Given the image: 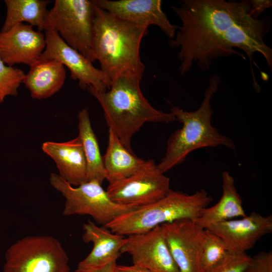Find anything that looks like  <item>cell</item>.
Instances as JSON below:
<instances>
[{
    "mask_svg": "<svg viewBox=\"0 0 272 272\" xmlns=\"http://www.w3.org/2000/svg\"><path fill=\"white\" fill-rule=\"evenodd\" d=\"M179 7L172 9L181 20L176 35L169 39V46L178 48L181 76L189 72L193 64L201 71L208 70L214 60L221 56H245L235 49L243 50L250 63L253 86L260 90L252 63L256 53L265 58L272 69V49L264 37L270 31L271 21L268 16L255 19L249 14V1L182 0Z\"/></svg>",
    "mask_w": 272,
    "mask_h": 272,
    "instance_id": "6da1fadb",
    "label": "cell"
},
{
    "mask_svg": "<svg viewBox=\"0 0 272 272\" xmlns=\"http://www.w3.org/2000/svg\"><path fill=\"white\" fill-rule=\"evenodd\" d=\"M94 5L91 61L99 62L100 70L107 76L110 85L124 75L142 79L145 66L141 60L140 49L149 27L120 19Z\"/></svg>",
    "mask_w": 272,
    "mask_h": 272,
    "instance_id": "7a4b0ae2",
    "label": "cell"
},
{
    "mask_svg": "<svg viewBox=\"0 0 272 272\" xmlns=\"http://www.w3.org/2000/svg\"><path fill=\"white\" fill-rule=\"evenodd\" d=\"M141 79L124 75L113 81L108 91L100 92L91 87L87 89L100 104L109 129L131 152V139L145 123L176 120L171 112L157 110L150 104L141 91Z\"/></svg>",
    "mask_w": 272,
    "mask_h": 272,
    "instance_id": "3957f363",
    "label": "cell"
},
{
    "mask_svg": "<svg viewBox=\"0 0 272 272\" xmlns=\"http://www.w3.org/2000/svg\"><path fill=\"white\" fill-rule=\"evenodd\" d=\"M220 82L218 75H213L210 77L200 106L195 111L189 112L172 106L170 112L176 120L182 124V126L170 135L165 155L157 165L163 173L182 163L187 155L195 150L218 146L235 149L234 141L220 133L211 123L214 111L211 100L218 91Z\"/></svg>",
    "mask_w": 272,
    "mask_h": 272,
    "instance_id": "277c9868",
    "label": "cell"
},
{
    "mask_svg": "<svg viewBox=\"0 0 272 272\" xmlns=\"http://www.w3.org/2000/svg\"><path fill=\"white\" fill-rule=\"evenodd\" d=\"M212 200L202 189L192 194L170 189L159 200L123 214L104 227L124 236L142 233L175 220H195Z\"/></svg>",
    "mask_w": 272,
    "mask_h": 272,
    "instance_id": "5b68a950",
    "label": "cell"
},
{
    "mask_svg": "<svg viewBox=\"0 0 272 272\" xmlns=\"http://www.w3.org/2000/svg\"><path fill=\"white\" fill-rule=\"evenodd\" d=\"M51 185L65 198L64 216L89 215L99 224L106 226L114 220L137 207L120 205L109 197L98 181H87L74 186L58 174L50 175Z\"/></svg>",
    "mask_w": 272,
    "mask_h": 272,
    "instance_id": "8992f818",
    "label": "cell"
},
{
    "mask_svg": "<svg viewBox=\"0 0 272 272\" xmlns=\"http://www.w3.org/2000/svg\"><path fill=\"white\" fill-rule=\"evenodd\" d=\"M4 272H69V257L60 242L50 236L25 237L5 254Z\"/></svg>",
    "mask_w": 272,
    "mask_h": 272,
    "instance_id": "52a82bcc",
    "label": "cell"
},
{
    "mask_svg": "<svg viewBox=\"0 0 272 272\" xmlns=\"http://www.w3.org/2000/svg\"><path fill=\"white\" fill-rule=\"evenodd\" d=\"M94 16L92 1L55 0L49 10L47 30L55 31L69 46L90 60Z\"/></svg>",
    "mask_w": 272,
    "mask_h": 272,
    "instance_id": "ba28073f",
    "label": "cell"
},
{
    "mask_svg": "<svg viewBox=\"0 0 272 272\" xmlns=\"http://www.w3.org/2000/svg\"><path fill=\"white\" fill-rule=\"evenodd\" d=\"M170 190L169 178L149 159L130 176L109 183L106 191L114 202L138 208L159 200Z\"/></svg>",
    "mask_w": 272,
    "mask_h": 272,
    "instance_id": "9c48e42d",
    "label": "cell"
},
{
    "mask_svg": "<svg viewBox=\"0 0 272 272\" xmlns=\"http://www.w3.org/2000/svg\"><path fill=\"white\" fill-rule=\"evenodd\" d=\"M46 45L39 59H55L65 66L71 78L78 81L80 87H91L100 92L110 88V82L100 69L81 53L69 46L54 30L45 31Z\"/></svg>",
    "mask_w": 272,
    "mask_h": 272,
    "instance_id": "30bf717a",
    "label": "cell"
},
{
    "mask_svg": "<svg viewBox=\"0 0 272 272\" xmlns=\"http://www.w3.org/2000/svg\"><path fill=\"white\" fill-rule=\"evenodd\" d=\"M160 226L180 272H203L200 255L205 229L190 219H179Z\"/></svg>",
    "mask_w": 272,
    "mask_h": 272,
    "instance_id": "8fae6325",
    "label": "cell"
},
{
    "mask_svg": "<svg viewBox=\"0 0 272 272\" xmlns=\"http://www.w3.org/2000/svg\"><path fill=\"white\" fill-rule=\"evenodd\" d=\"M120 252L130 255L133 265L151 272H180L161 226L144 233L127 236Z\"/></svg>",
    "mask_w": 272,
    "mask_h": 272,
    "instance_id": "7c38bea8",
    "label": "cell"
},
{
    "mask_svg": "<svg viewBox=\"0 0 272 272\" xmlns=\"http://www.w3.org/2000/svg\"><path fill=\"white\" fill-rule=\"evenodd\" d=\"M205 229L219 236L228 251L246 253L260 239L271 233L272 216H264L254 212L241 219L216 223Z\"/></svg>",
    "mask_w": 272,
    "mask_h": 272,
    "instance_id": "4fadbf2b",
    "label": "cell"
},
{
    "mask_svg": "<svg viewBox=\"0 0 272 272\" xmlns=\"http://www.w3.org/2000/svg\"><path fill=\"white\" fill-rule=\"evenodd\" d=\"M45 45V34L29 24L20 23L0 31V59L10 66L20 63L31 66L39 59Z\"/></svg>",
    "mask_w": 272,
    "mask_h": 272,
    "instance_id": "5bb4252c",
    "label": "cell"
},
{
    "mask_svg": "<svg viewBox=\"0 0 272 272\" xmlns=\"http://www.w3.org/2000/svg\"><path fill=\"white\" fill-rule=\"evenodd\" d=\"M97 6L116 17L136 24L155 25L169 38L178 26L172 24L162 10L161 0H92Z\"/></svg>",
    "mask_w": 272,
    "mask_h": 272,
    "instance_id": "9a60e30c",
    "label": "cell"
},
{
    "mask_svg": "<svg viewBox=\"0 0 272 272\" xmlns=\"http://www.w3.org/2000/svg\"><path fill=\"white\" fill-rule=\"evenodd\" d=\"M82 239L86 243H92L90 253L77 265L75 272H88L116 261L126 241L125 236L112 232L105 227H99L88 220L83 225Z\"/></svg>",
    "mask_w": 272,
    "mask_h": 272,
    "instance_id": "2e32d148",
    "label": "cell"
},
{
    "mask_svg": "<svg viewBox=\"0 0 272 272\" xmlns=\"http://www.w3.org/2000/svg\"><path fill=\"white\" fill-rule=\"evenodd\" d=\"M42 149L53 160L58 175L67 183L78 186L87 181V162L78 135L64 142H44Z\"/></svg>",
    "mask_w": 272,
    "mask_h": 272,
    "instance_id": "e0dca14e",
    "label": "cell"
},
{
    "mask_svg": "<svg viewBox=\"0 0 272 272\" xmlns=\"http://www.w3.org/2000/svg\"><path fill=\"white\" fill-rule=\"evenodd\" d=\"M66 77L64 66L55 59H39L30 67L23 83L35 99L48 98L58 92Z\"/></svg>",
    "mask_w": 272,
    "mask_h": 272,
    "instance_id": "ac0fdd59",
    "label": "cell"
},
{
    "mask_svg": "<svg viewBox=\"0 0 272 272\" xmlns=\"http://www.w3.org/2000/svg\"><path fill=\"white\" fill-rule=\"evenodd\" d=\"M222 179L223 191L219 201L213 206L205 208L200 217L194 220L205 229L213 224L246 216L234 178L228 172L224 171L222 174Z\"/></svg>",
    "mask_w": 272,
    "mask_h": 272,
    "instance_id": "d6986e66",
    "label": "cell"
},
{
    "mask_svg": "<svg viewBox=\"0 0 272 272\" xmlns=\"http://www.w3.org/2000/svg\"><path fill=\"white\" fill-rule=\"evenodd\" d=\"M102 158L105 179L109 183L130 176L146 162L126 149L110 129H108L107 149Z\"/></svg>",
    "mask_w": 272,
    "mask_h": 272,
    "instance_id": "ffe728a7",
    "label": "cell"
},
{
    "mask_svg": "<svg viewBox=\"0 0 272 272\" xmlns=\"http://www.w3.org/2000/svg\"><path fill=\"white\" fill-rule=\"evenodd\" d=\"M50 2L47 0H5L7 13L0 31H7L18 24L27 22L36 27L38 31L45 32L48 28L49 10L47 7Z\"/></svg>",
    "mask_w": 272,
    "mask_h": 272,
    "instance_id": "44dd1931",
    "label": "cell"
},
{
    "mask_svg": "<svg viewBox=\"0 0 272 272\" xmlns=\"http://www.w3.org/2000/svg\"><path fill=\"white\" fill-rule=\"evenodd\" d=\"M78 117V136L83 144L87 162V181L96 180L102 184L105 179L103 158L87 110H81Z\"/></svg>",
    "mask_w": 272,
    "mask_h": 272,
    "instance_id": "7402d4cb",
    "label": "cell"
},
{
    "mask_svg": "<svg viewBox=\"0 0 272 272\" xmlns=\"http://www.w3.org/2000/svg\"><path fill=\"white\" fill-rule=\"evenodd\" d=\"M228 251L226 244L219 236L207 229H205L200 255L203 272L215 265Z\"/></svg>",
    "mask_w": 272,
    "mask_h": 272,
    "instance_id": "603a6c76",
    "label": "cell"
},
{
    "mask_svg": "<svg viewBox=\"0 0 272 272\" xmlns=\"http://www.w3.org/2000/svg\"><path fill=\"white\" fill-rule=\"evenodd\" d=\"M25 74L19 68L6 64L0 59V104L8 96H17Z\"/></svg>",
    "mask_w": 272,
    "mask_h": 272,
    "instance_id": "cb8c5ba5",
    "label": "cell"
},
{
    "mask_svg": "<svg viewBox=\"0 0 272 272\" xmlns=\"http://www.w3.org/2000/svg\"><path fill=\"white\" fill-rule=\"evenodd\" d=\"M251 259V257L246 253L228 251L219 262L206 272H243Z\"/></svg>",
    "mask_w": 272,
    "mask_h": 272,
    "instance_id": "d4e9b609",
    "label": "cell"
},
{
    "mask_svg": "<svg viewBox=\"0 0 272 272\" xmlns=\"http://www.w3.org/2000/svg\"><path fill=\"white\" fill-rule=\"evenodd\" d=\"M243 272H272L271 251H261L251 257Z\"/></svg>",
    "mask_w": 272,
    "mask_h": 272,
    "instance_id": "484cf974",
    "label": "cell"
},
{
    "mask_svg": "<svg viewBox=\"0 0 272 272\" xmlns=\"http://www.w3.org/2000/svg\"><path fill=\"white\" fill-rule=\"evenodd\" d=\"M248 13L253 18L257 19L259 16L265 10L272 6V1L269 0L249 1Z\"/></svg>",
    "mask_w": 272,
    "mask_h": 272,
    "instance_id": "4316f807",
    "label": "cell"
},
{
    "mask_svg": "<svg viewBox=\"0 0 272 272\" xmlns=\"http://www.w3.org/2000/svg\"><path fill=\"white\" fill-rule=\"evenodd\" d=\"M116 272H151V271L134 265H116Z\"/></svg>",
    "mask_w": 272,
    "mask_h": 272,
    "instance_id": "83f0119b",
    "label": "cell"
},
{
    "mask_svg": "<svg viewBox=\"0 0 272 272\" xmlns=\"http://www.w3.org/2000/svg\"><path fill=\"white\" fill-rule=\"evenodd\" d=\"M116 261L112 262L99 269L88 272H116Z\"/></svg>",
    "mask_w": 272,
    "mask_h": 272,
    "instance_id": "f1b7e54d",
    "label": "cell"
}]
</instances>
